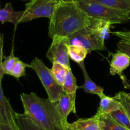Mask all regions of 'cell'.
Instances as JSON below:
<instances>
[{
	"label": "cell",
	"mask_w": 130,
	"mask_h": 130,
	"mask_svg": "<svg viewBox=\"0 0 130 130\" xmlns=\"http://www.w3.org/2000/svg\"><path fill=\"white\" fill-rule=\"evenodd\" d=\"M93 18L88 16L76 1H60L50 19L48 34L68 37L88 26Z\"/></svg>",
	"instance_id": "1"
},
{
	"label": "cell",
	"mask_w": 130,
	"mask_h": 130,
	"mask_svg": "<svg viewBox=\"0 0 130 130\" xmlns=\"http://www.w3.org/2000/svg\"><path fill=\"white\" fill-rule=\"evenodd\" d=\"M20 99L24 113L30 117L44 130H64L66 124L61 117L57 107L49 99H43L34 92L22 93Z\"/></svg>",
	"instance_id": "2"
},
{
	"label": "cell",
	"mask_w": 130,
	"mask_h": 130,
	"mask_svg": "<svg viewBox=\"0 0 130 130\" xmlns=\"http://www.w3.org/2000/svg\"><path fill=\"white\" fill-rule=\"evenodd\" d=\"M78 6L88 16L94 19L108 22L112 24H121L130 20V14L116 10L98 3L76 1Z\"/></svg>",
	"instance_id": "3"
},
{
	"label": "cell",
	"mask_w": 130,
	"mask_h": 130,
	"mask_svg": "<svg viewBox=\"0 0 130 130\" xmlns=\"http://www.w3.org/2000/svg\"><path fill=\"white\" fill-rule=\"evenodd\" d=\"M39 77L48 96V99L53 103L58 101L65 93L63 87L57 83L53 77L50 69L48 68L43 61L35 57L29 64Z\"/></svg>",
	"instance_id": "4"
},
{
	"label": "cell",
	"mask_w": 130,
	"mask_h": 130,
	"mask_svg": "<svg viewBox=\"0 0 130 130\" xmlns=\"http://www.w3.org/2000/svg\"><path fill=\"white\" fill-rule=\"evenodd\" d=\"M90 24L67 37L69 45L83 47L87 50L88 53L94 50H104L106 49L105 40Z\"/></svg>",
	"instance_id": "5"
},
{
	"label": "cell",
	"mask_w": 130,
	"mask_h": 130,
	"mask_svg": "<svg viewBox=\"0 0 130 130\" xmlns=\"http://www.w3.org/2000/svg\"><path fill=\"white\" fill-rule=\"evenodd\" d=\"M58 3V0H30L25 5L20 24L40 17L50 19Z\"/></svg>",
	"instance_id": "6"
},
{
	"label": "cell",
	"mask_w": 130,
	"mask_h": 130,
	"mask_svg": "<svg viewBox=\"0 0 130 130\" xmlns=\"http://www.w3.org/2000/svg\"><path fill=\"white\" fill-rule=\"evenodd\" d=\"M69 42L67 37L55 36L52 38V42L47 52V58L52 63L59 62L70 68V58L68 54Z\"/></svg>",
	"instance_id": "7"
},
{
	"label": "cell",
	"mask_w": 130,
	"mask_h": 130,
	"mask_svg": "<svg viewBox=\"0 0 130 130\" xmlns=\"http://www.w3.org/2000/svg\"><path fill=\"white\" fill-rule=\"evenodd\" d=\"M130 57L125 53L117 51L112 54V59L110 63V74L111 75H118L123 80V71L129 66Z\"/></svg>",
	"instance_id": "8"
},
{
	"label": "cell",
	"mask_w": 130,
	"mask_h": 130,
	"mask_svg": "<svg viewBox=\"0 0 130 130\" xmlns=\"http://www.w3.org/2000/svg\"><path fill=\"white\" fill-rule=\"evenodd\" d=\"M64 130H100L99 126V115L89 118H81L73 122H67Z\"/></svg>",
	"instance_id": "9"
},
{
	"label": "cell",
	"mask_w": 130,
	"mask_h": 130,
	"mask_svg": "<svg viewBox=\"0 0 130 130\" xmlns=\"http://www.w3.org/2000/svg\"><path fill=\"white\" fill-rule=\"evenodd\" d=\"M0 80V122L15 120L16 112L13 110L8 99L5 97Z\"/></svg>",
	"instance_id": "10"
},
{
	"label": "cell",
	"mask_w": 130,
	"mask_h": 130,
	"mask_svg": "<svg viewBox=\"0 0 130 130\" xmlns=\"http://www.w3.org/2000/svg\"><path fill=\"white\" fill-rule=\"evenodd\" d=\"M81 70H82L83 74L84 79H85V82L81 86L78 87V88L83 89L84 91L87 93L92 94H96L101 98L102 97L104 96L105 94L104 93V88L99 86L97 84H95L93 81L91 79V78L89 76L88 74L87 71L86 70V68L85 66V62H83L79 64Z\"/></svg>",
	"instance_id": "11"
},
{
	"label": "cell",
	"mask_w": 130,
	"mask_h": 130,
	"mask_svg": "<svg viewBox=\"0 0 130 130\" xmlns=\"http://www.w3.org/2000/svg\"><path fill=\"white\" fill-rule=\"evenodd\" d=\"M24 11H15L12 7L11 3H8L3 9L0 8V22L2 24L9 22L14 25L20 24Z\"/></svg>",
	"instance_id": "12"
},
{
	"label": "cell",
	"mask_w": 130,
	"mask_h": 130,
	"mask_svg": "<svg viewBox=\"0 0 130 130\" xmlns=\"http://www.w3.org/2000/svg\"><path fill=\"white\" fill-rule=\"evenodd\" d=\"M58 110L66 124L67 122V117L70 113H76V105L72 103L69 96L66 93H63L58 101L57 102Z\"/></svg>",
	"instance_id": "13"
},
{
	"label": "cell",
	"mask_w": 130,
	"mask_h": 130,
	"mask_svg": "<svg viewBox=\"0 0 130 130\" xmlns=\"http://www.w3.org/2000/svg\"><path fill=\"white\" fill-rule=\"evenodd\" d=\"M62 87H63V91L69 96L72 103L76 105V91H77L78 86L77 85L76 78L72 73L71 68H68L67 75H66Z\"/></svg>",
	"instance_id": "14"
},
{
	"label": "cell",
	"mask_w": 130,
	"mask_h": 130,
	"mask_svg": "<svg viewBox=\"0 0 130 130\" xmlns=\"http://www.w3.org/2000/svg\"><path fill=\"white\" fill-rule=\"evenodd\" d=\"M121 107V104L114 97H110L105 95L100 98L99 107L98 108V115L108 114Z\"/></svg>",
	"instance_id": "15"
},
{
	"label": "cell",
	"mask_w": 130,
	"mask_h": 130,
	"mask_svg": "<svg viewBox=\"0 0 130 130\" xmlns=\"http://www.w3.org/2000/svg\"><path fill=\"white\" fill-rule=\"evenodd\" d=\"M98 3L107 6L130 14V0H77Z\"/></svg>",
	"instance_id": "16"
},
{
	"label": "cell",
	"mask_w": 130,
	"mask_h": 130,
	"mask_svg": "<svg viewBox=\"0 0 130 130\" xmlns=\"http://www.w3.org/2000/svg\"><path fill=\"white\" fill-rule=\"evenodd\" d=\"M15 121L20 130H44L24 113H16Z\"/></svg>",
	"instance_id": "17"
},
{
	"label": "cell",
	"mask_w": 130,
	"mask_h": 130,
	"mask_svg": "<svg viewBox=\"0 0 130 130\" xmlns=\"http://www.w3.org/2000/svg\"><path fill=\"white\" fill-rule=\"evenodd\" d=\"M99 121L100 130H129L116 122L108 114L99 115Z\"/></svg>",
	"instance_id": "18"
},
{
	"label": "cell",
	"mask_w": 130,
	"mask_h": 130,
	"mask_svg": "<svg viewBox=\"0 0 130 130\" xmlns=\"http://www.w3.org/2000/svg\"><path fill=\"white\" fill-rule=\"evenodd\" d=\"M108 115L116 122L130 130V118L121 105L119 108L108 113Z\"/></svg>",
	"instance_id": "19"
},
{
	"label": "cell",
	"mask_w": 130,
	"mask_h": 130,
	"mask_svg": "<svg viewBox=\"0 0 130 130\" xmlns=\"http://www.w3.org/2000/svg\"><path fill=\"white\" fill-rule=\"evenodd\" d=\"M68 54L69 58L79 64L85 61L88 52L82 47L69 45L68 47Z\"/></svg>",
	"instance_id": "20"
},
{
	"label": "cell",
	"mask_w": 130,
	"mask_h": 130,
	"mask_svg": "<svg viewBox=\"0 0 130 130\" xmlns=\"http://www.w3.org/2000/svg\"><path fill=\"white\" fill-rule=\"evenodd\" d=\"M68 68L62 64L55 62H53L52 68L50 69L53 77L57 83L62 87L64 82Z\"/></svg>",
	"instance_id": "21"
},
{
	"label": "cell",
	"mask_w": 130,
	"mask_h": 130,
	"mask_svg": "<svg viewBox=\"0 0 130 130\" xmlns=\"http://www.w3.org/2000/svg\"><path fill=\"white\" fill-rule=\"evenodd\" d=\"M3 59L4 60L3 61V68L4 73L6 75H10L14 65L19 59L14 54L13 49H12L11 53L8 56H7V57L4 56Z\"/></svg>",
	"instance_id": "22"
},
{
	"label": "cell",
	"mask_w": 130,
	"mask_h": 130,
	"mask_svg": "<svg viewBox=\"0 0 130 130\" xmlns=\"http://www.w3.org/2000/svg\"><path fill=\"white\" fill-rule=\"evenodd\" d=\"M27 67H29V64L19 59L14 65L10 75L17 79H20L22 76H25Z\"/></svg>",
	"instance_id": "23"
},
{
	"label": "cell",
	"mask_w": 130,
	"mask_h": 130,
	"mask_svg": "<svg viewBox=\"0 0 130 130\" xmlns=\"http://www.w3.org/2000/svg\"><path fill=\"white\" fill-rule=\"evenodd\" d=\"M114 97L124 108L130 118V98L128 96L127 93L125 92L120 91L117 93Z\"/></svg>",
	"instance_id": "24"
},
{
	"label": "cell",
	"mask_w": 130,
	"mask_h": 130,
	"mask_svg": "<svg viewBox=\"0 0 130 130\" xmlns=\"http://www.w3.org/2000/svg\"><path fill=\"white\" fill-rule=\"evenodd\" d=\"M117 50L119 52L125 53L130 57V42L120 40L117 43Z\"/></svg>",
	"instance_id": "25"
},
{
	"label": "cell",
	"mask_w": 130,
	"mask_h": 130,
	"mask_svg": "<svg viewBox=\"0 0 130 130\" xmlns=\"http://www.w3.org/2000/svg\"><path fill=\"white\" fill-rule=\"evenodd\" d=\"M0 130H20L16 121L0 122Z\"/></svg>",
	"instance_id": "26"
},
{
	"label": "cell",
	"mask_w": 130,
	"mask_h": 130,
	"mask_svg": "<svg viewBox=\"0 0 130 130\" xmlns=\"http://www.w3.org/2000/svg\"><path fill=\"white\" fill-rule=\"evenodd\" d=\"M3 34L0 32V80H2L5 73L3 68Z\"/></svg>",
	"instance_id": "27"
},
{
	"label": "cell",
	"mask_w": 130,
	"mask_h": 130,
	"mask_svg": "<svg viewBox=\"0 0 130 130\" xmlns=\"http://www.w3.org/2000/svg\"><path fill=\"white\" fill-rule=\"evenodd\" d=\"M110 34L120 38V40L130 42V31H110Z\"/></svg>",
	"instance_id": "28"
},
{
	"label": "cell",
	"mask_w": 130,
	"mask_h": 130,
	"mask_svg": "<svg viewBox=\"0 0 130 130\" xmlns=\"http://www.w3.org/2000/svg\"><path fill=\"white\" fill-rule=\"evenodd\" d=\"M22 1H28V0H22ZM29 1H30V0H29ZM58 1H77V0H58Z\"/></svg>",
	"instance_id": "29"
},
{
	"label": "cell",
	"mask_w": 130,
	"mask_h": 130,
	"mask_svg": "<svg viewBox=\"0 0 130 130\" xmlns=\"http://www.w3.org/2000/svg\"><path fill=\"white\" fill-rule=\"evenodd\" d=\"M127 95H128V96L130 98V93H127Z\"/></svg>",
	"instance_id": "30"
}]
</instances>
